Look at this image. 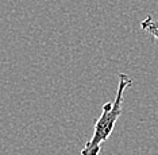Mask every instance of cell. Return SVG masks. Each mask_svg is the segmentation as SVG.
<instances>
[{
    "label": "cell",
    "mask_w": 158,
    "mask_h": 155,
    "mask_svg": "<svg viewBox=\"0 0 158 155\" xmlns=\"http://www.w3.org/2000/svg\"><path fill=\"white\" fill-rule=\"evenodd\" d=\"M132 84V80L126 73L119 74V85H118L116 97L114 101H108L103 105L102 115L93 125L92 138L85 143L81 150V155H99L102 151L103 143H106L112 134L115 124L122 115V104H123L126 89Z\"/></svg>",
    "instance_id": "obj_1"
},
{
    "label": "cell",
    "mask_w": 158,
    "mask_h": 155,
    "mask_svg": "<svg viewBox=\"0 0 158 155\" xmlns=\"http://www.w3.org/2000/svg\"><path fill=\"white\" fill-rule=\"evenodd\" d=\"M141 28L147 34H150L152 37L156 39V42L158 43V20H154L152 15H149L147 18L142 20Z\"/></svg>",
    "instance_id": "obj_2"
}]
</instances>
